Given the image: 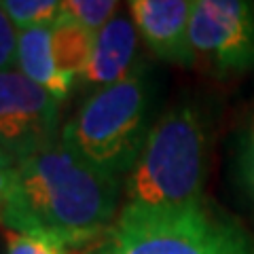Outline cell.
Instances as JSON below:
<instances>
[{"label": "cell", "instance_id": "2", "mask_svg": "<svg viewBox=\"0 0 254 254\" xmlns=\"http://www.w3.org/2000/svg\"><path fill=\"white\" fill-rule=\"evenodd\" d=\"M85 254H254V237L203 197L168 205L125 201Z\"/></svg>", "mask_w": 254, "mask_h": 254}, {"label": "cell", "instance_id": "1", "mask_svg": "<svg viewBox=\"0 0 254 254\" xmlns=\"http://www.w3.org/2000/svg\"><path fill=\"white\" fill-rule=\"evenodd\" d=\"M17 182L0 216L4 231L89 250L119 214L121 178L85 161L62 140L15 165Z\"/></svg>", "mask_w": 254, "mask_h": 254}, {"label": "cell", "instance_id": "11", "mask_svg": "<svg viewBox=\"0 0 254 254\" xmlns=\"http://www.w3.org/2000/svg\"><path fill=\"white\" fill-rule=\"evenodd\" d=\"M0 9L19 32L51 28L64 15L62 0H0Z\"/></svg>", "mask_w": 254, "mask_h": 254}, {"label": "cell", "instance_id": "4", "mask_svg": "<svg viewBox=\"0 0 254 254\" xmlns=\"http://www.w3.org/2000/svg\"><path fill=\"white\" fill-rule=\"evenodd\" d=\"M208 133L190 102L172 106L153 123L136 165L125 176L127 203L168 205L203 197Z\"/></svg>", "mask_w": 254, "mask_h": 254}, {"label": "cell", "instance_id": "3", "mask_svg": "<svg viewBox=\"0 0 254 254\" xmlns=\"http://www.w3.org/2000/svg\"><path fill=\"white\" fill-rule=\"evenodd\" d=\"M153 85L140 66L125 81L91 91L62 127L60 140L95 168L121 178L131 172L148 138Z\"/></svg>", "mask_w": 254, "mask_h": 254}, {"label": "cell", "instance_id": "12", "mask_svg": "<svg viewBox=\"0 0 254 254\" xmlns=\"http://www.w3.org/2000/svg\"><path fill=\"white\" fill-rule=\"evenodd\" d=\"M62 6L68 19L98 34L117 15L119 4L115 0H62Z\"/></svg>", "mask_w": 254, "mask_h": 254}, {"label": "cell", "instance_id": "5", "mask_svg": "<svg viewBox=\"0 0 254 254\" xmlns=\"http://www.w3.org/2000/svg\"><path fill=\"white\" fill-rule=\"evenodd\" d=\"M189 41L197 60L220 76L254 70V6L242 0H195Z\"/></svg>", "mask_w": 254, "mask_h": 254}, {"label": "cell", "instance_id": "14", "mask_svg": "<svg viewBox=\"0 0 254 254\" xmlns=\"http://www.w3.org/2000/svg\"><path fill=\"white\" fill-rule=\"evenodd\" d=\"M4 254H70V250L45 237L4 231Z\"/></svg>", "mask_w": 254, "mask_h": 254}, {"label": "cell", "instance_id": "15", "mask_svg": "<svg viewBox=\"0 0 254 254\" xmlns=\"http://www.w3.org/2000/svg\"><path fill=\"white\" fill-rule=\"evenodd\" d=\"M17 38L19 30L0 9V72L15 70L17 66Z\"/></svg>", "mask_w": 254, "mask_h": 254}, {"label": "cell", "instance_id": "16", "mask_svg": "<svg viewBox=\"0 0 254 254\" xmlns=\"http://www.w3.org/2000/svg\"><path fill=\"white\" fill-rule=\"evenodd\" d=\"M15 182H17V174H15V168H11V170L0 168V216H2L6 203H9L11 197H13Z\"/></svg>", "mask_w": 254, "mask_h": 254}, {"label": "cell", "instance_id": "10", "mask_svg": "<svg viewBox=\"0 0 254 254\" xmlns=\"http://www.w3.org/2000/svg\"><path fill=\"white\" fill-rule=\"evenodd\" d=\"M93 38L95 34L89 30L81 28L66 15L51 28V53L58 64L60 72L68 81H78V76L85 70L89 55L93 49Z\"/></svg>", "mask_w": 254, "mask_h": 254}, {"label": "cell", "instance_id": "8", "mask_svg": "<svg viewBox=\"0 0 254 254\" xmlns=\"http://www.w3.org/2000/svg\"><path fill=\"white\" fill-rule=\"evenodd\" d=\"M138 30L123 13H117L93 38V49L78 83L98 91L125 81L140 64L138 58Z\"/></svg>", "mask_w": 254, "mask_h": 254}, {"label": "cell", "instance_id": "6", "mask_svg": "<svg viewBox=\"0 0 254 254\" xmlns=\"http://www.w3.org/2000/svg\"><path fill=\"white\" fill-rule=\"evenodd\" d=\"M60 100L19 70L0 72V146L15 163L60 140Z\"/></svg>", "mask_w": 254, "mask_h": 254}, {"label": "cell", "instance_id": "17", "mask_svg": "<svg viewBox=\"0 0 254 254\" xmlns=\"http://www.w3.org/2000/svg\"><path fill=\"white\" fill-rule=\"evenodd\" d=\"M15 165H17V163L13 161V157H11L9 153H6V150H4L2 146H0V168L11 170V168H15Z\"/></svg>", "mask_w": 254, "mask_h": 254}, {"label": "cell", "instance_id": "7", "mask_svg": "<svg viewBox=\"0 0 254 254\" xmlns=\"http://www.w3.org/2000/svg\"><path fill=\"white\" fill-rule=\"evenodd\" d=\"M190 0H133L129 15L140 38L159 60L193 66L197 62L189 41Z\"/></svg>", "mask_w": 254, "mask_h": 254}, {"label": "cell", "instance_id": "9", "mask_svg": "<svg viewBox=\"0 0 254 254\" xmlns=\"http://www.w3.org/2000/svg\"><path fill=\"white\" fill-rule=\"evenodd\" d=\"M53 28V26H51ZM51 28H34L19 32L17 38V66L15 70L32 83L49 91L55 100H66L74 83L60 72L51 53Z\"/></svg>", "mask_w": 254, "mask_h": 254}, {"label": "cell", "instance_id": "13", "mask_svg": "<svg viewBox=\"0 0 254 254\" xmlns=\"http://www.w3.org/2000/svg\"><path fill=\"white\" fill-rule=\"evenodd\" d=\"M235 170H237V180H240L246 197H248L250 205L254 208V113L248 117L240 138H237Z\"/></svg>", "mask_w": 254, "mask_h": 254}]
</instances>
